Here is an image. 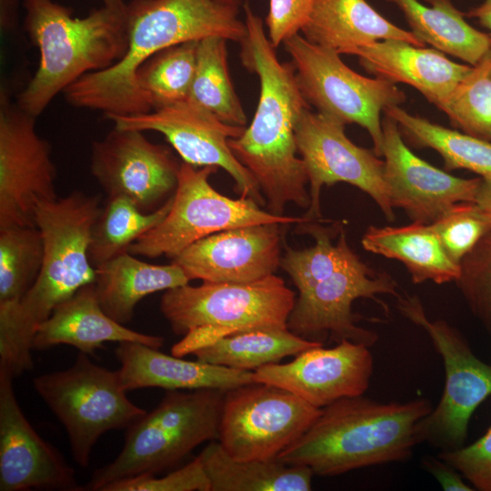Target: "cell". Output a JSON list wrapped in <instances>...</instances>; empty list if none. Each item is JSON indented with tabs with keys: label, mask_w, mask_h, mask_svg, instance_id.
<instances>
[{
	"label": "cell",
	"mask_w": 491,
	"mask_h": 491,
	"mask_svg": "<svg viewBox=\"0 0 491 491\" xmlns=\"http://www.w3.org/2000/svg\"><path fill=\"white\" fill-rule=\"evenodd\" d=\"M283 224L235 227L204 237L172 259L191 281L248 283L274 275L281 263Z\"/></svg>",
	"instance_id": "20"
},
{
	"label": "cell",
	"mask_w": 491,
	"mask_h": 491,
	"mask_svg": "<svg viewBox=\"0 0 491 491\" xmlns=\"http://www.w3.org/2000/svg\"><path fill=\"white\" fill-rule=\"evenodd\" d=\"M313 3L314 0H269L266 24L268 38L275 48L301 31Z\"/></svg>",
	"instance_id": "42"
},
{
	"label": "cell",
	"mask_w": 491,
	"mask_h": 491,
	"mask_svg": "<svg viewBox=\"0 0 491 491\" xmlns=\"http://www.w3.org/2000/svg\"><path fill=\"white\" fill-rule=\"evenodd\" d=\"M397 308L423 328L443 359L445 387L436 407L416 426L419 443L450 451L465 446L476 409L491 395V365L480 360L464 336L445 320L427 317L416 295H398Z\"/></svg>",
	"instance_id": "10"
},
{
	"label": "cell",
	"mask_w": 491,
	"mask_h": 491,
	"mask_svg": "<svg viewBox=\"0 0 491 491\" xmlns=\"http://www.w3.org/2000/svg\"><path fill=\"white\" fill-rule=\"evenodd\" d=\"M95 269L99 304L109 317L122 325L132 320L136 305L148 295L190 281L174 262L154 265L135 258L129 252Z\"/></svg>",
	"instance_id": "26"
},
{
	"label": "cell",
	"mask_w": 491,
	"mask_h": 491,
	"mask_svg": "<svg viewBox=\"0 0 491 491\" xmlns=\"http://www.w3.org/2000/svg\"><path fill=\"white\" fill-rule=\"evenodd\" d=\"M313 221L298 224V233L312 235L315 245L304 250L286 246L281 257L280 266L289 275L298 293L331 275L354 253L341 223L327 227Z\"/></svg>",
	"instance_id": "34"
},
{
	"label": "cell",
	"mask_w": 491,
	"mask_h": 491,
	"mask_svg": "<svg viewBox=\"0 0 491 491\" xmlns=\"http://www.w3.org/2000/svg\"><path fill=\"white\" fill-rule=\"evenodd\" d=\"M437 456L455 467L475 490L491 491V426L476 442L440 451Z\"/></svg>",
	"instance_id": "41"
},
{
	"label": "cell",
	"mask_w": 491,
	"mask_h": 491,
	"mask_svg": "<svg viewBox=\"0 0 491 491\" xmlns=\"http://www.w3.org/2000/svg\"><path fill=\"white\" fill-rule=\"evenodd\" d=\"M199 41L165 48L145 61L136 75L138 88L152 110L189 97Z\"/></svg>",
	"instance_id": "35"
},
{
	"label": "cell",
	"mask_w": 491,
	"mask_h": 491,
	"mask_svg": "<svg viewBox=\"0 0 491 491\" xmlns=\"http://www.w3.org/2000/svg\"><path fill=\"white\" fill-rule=\"evenodd\" d=\"M447 256L457 265L491 231V224L475 202L453 205L430 224Z\"/></svg>",
	"instance_id": "38"
},
{
	"label": "cell",
	"mask_w": 491,
	"mask_h": 491,
	"mask_svg": "<svg viewBox=\"0 0 491 491\" xmlns=\"http://www.w3.org/2000/svg\"><path fill=\"white\" fill-rule=\"evenodd\" d=\"M44 259L37 226L0 228V304L19 301L33 286Z\"/></svg>",
	"instance_id": "36"
},
{
	"label": "cell",
	"mask_w": 491,
	"mask_h": 491,
	"mask_svg": "<svg viewBox=\"0 0 491 491\" xmlns=\"http://www.w3.org/2000/svg\"><path fill=\"white\" fill-rule=\"evenodd\" d=\"M14 376L0 368V490H79L74 469L42 439L16 400Z\"/></svg>",
	"instance_id": "21"
},
{
	"label": "cell",
	"mask_w": 491,
	"mask_h": 491,
	"mask_svg": "<svg viewBox=\"0 0 491 491\" xmlns=\"http://www.w3.org/2000/svg\"><path fill=\"white\" fill-rule=\"evenodd\" d=\"M464 15L476 18L481 25L488 29L491 41V0H484L480 5L470 9Z\"/></svg>",
	"instance_id": "45"
},
{
	"label": "cell",
	"mask_w": 491,
	"mask_h": 491,
	"mask_svg": "<svg viewBox=\"0 0 491 491\" xmlns=\"http://www.w3.org/2000/svg\"><path fill=\"white\" fill-rule=\"evenodd\" d=\"M295 293L274 275L248 283L189 284L165 291L160 310L182 339L172 355L185 356L216 340L258 329L287 328Z\"/></svg>",
	"instance_id": "6"
},
{
	"label": "cell",
	"mask_w": 491,
	"mask_h": 491,
	"mask_svg": "<svg viewBox=\"0 0 491 491\" xmlns=\"http://www.w3.org/2000/svg\"><path fill=\"white\" fill-rule=\"evenodd\" d=\"M373 356L369 346L343 340L336 346L307 349L292 361L253 371L256 383L286 389L323 408L341 398L362 396L369 386Z\"/></svg>",
	"instance_id": "19"
},
{
	"label": "cell",
	"mask_w": 491,
	"mask_h": 491,
	"mask_svg": "<svg viewBox=\"0 0 491 491\" xmlns=\"http://www.w3.org/2000/svg\"><path fill=\"white\" fill-rule=\"evenodd\" d=\"M365 250L403 263L414 284L455 282L460 266L446 253L430 224L370 225L361 240Z\"/></svg>",
	"instance_id": "27"
},
{
	"label": "cell",
	"mask_w": 491,
	"mask_h": 491,
	"mask_svg": "<svg viewBox=\"0 0 491 491\" xmlns=\"http://www.w3.org/2000/svg\"><path fill=\"white\" fill-rule=\"evenodd\" d=\"M226 41L220 36L199 40L188 100L226 124L245 126L247 118L228 72Z\"/></svg>",
	"instance_id": "33"
},
{
	"label": "cell",
	"mask_w": 491,
	"mask_h": 491,
	"mask_svg": "<svg viewBox=\"0 0 491 491\" xmlns=\"http://www.w3.org/2000/svg\"><path fill=\"white\" fill-rule=\"evenodd\" d=\"M172 201L173 196L156 211L144 213L125 197H107L91 232L87 254L92 266L128 252L132 244L163 220Z\"/></svg>",
	"instance_id": "32"
},
{
	"label": "cell",
	"mask_w": 491,
	"mask_h": 491,
	"mask_svg": "<svg viewBox=\"0 0 491 491\" xmlns=\"http://www.w3.org/2000/svg\"><path fill=\"white\" fill-rule=\"evenodd\" d=\"M35 118L1 93L0 228L36 226V205L58 197L51 147L37 134Z\"/></svg>",
	"instance_id": "15"
},
{
	"label": "cell",
	"mask_w": 491,
	"mask_h": 491,
	"mask_svg": "<svg viewBox=\"0 0 491 491\" xmlns=\"http://www.w3.org/2000/svg\"><path fill=\"white\" fill-rule=\"evenodd\" d=\"M304 37L320 46L348 55L379 40L398 39L425 47L412 32L389 22L366 0H314Z\"/></svg>",
	"instance_id": "25"
},
{
	"label": "cell",
	"mask_w": 491,
	"mask_h": 491,
	"mask_svg": "<svg viewBox=\"0 0 491 491\" xmlns=\"http://www.w3.org/2000/svg\"><path fill=\"white\" fill-rule=\"evenodd\" d=\"M24 7L25 29L40 59L17 105L35 117L60 92L113 65L127 50L125 10L104 5L79 18L52 0H24Z\"/></svg>",
	"instance_id": "5"
},
{
	"label": "cell",
	"mask_w": 491,
	"mask_h": 491,
	"mask_svg": "<svg viewBox=\"0 0 491 491\" xmlns=\"http://www.w3.org/2000/svg\"><path fill=\"white\" fill-rule=\"evenodd\" d=\"M475 203L483 211L491 224V180L482 178Z\"/></svg>",
	"instance_id": "44"
},
{
	"label": "cell",
	"mask_w": 491,
	"mask_h": 491,
	"mask_svg": "<svg viewBox=\"0 0 491 491\" xmlns=\"http://www.w3.org/2000/svg\"><path fill=\"white\" fill-rule=\"evenodd\" d=\"M432 409L423 398L381 403L363 395L344 397L321 408L311 426L276 458L325 476L406 461L418 444L417 424Z\"/></svg>",
	"instance_id": "4"
},
{
	"label": "cell",
	"mask_w": 491,
	"mask_h": 491,
	"mask_svg": "<svg viewBox=\"0 0 491 491\" xmlns=\"http://www.w3.org/2000/svg\"><path fill=\"white\" fill-rule=\"evenodd\" d=\"M283 44L306 102L345 125L357 124L366 129L373 151L382 156L380 115L387 107L404 103L406 95L389 81L357 74L344 64L336 51L315 45L299 34Z\"/></svg>",
	"instance_id": "11"
},
{
	"label": "cell",
	"mask_w": 491,
	"mask_h": 491,
	"mask_svg": "<svg viewBox=\"0 0 491 491\" xmlns=\"http://www.w3.org/2000/svg\"><path fill=\"white\" fill-rule=\"evenodd\" d=\"M33 385L65 426L82 467L103 434L127 428L146 413L127 398L118 370L101 367L82 352L71 367L36 376Z\"/></svg>",
	"instance_id": "9"
},
{
	"label": "cell",
	"mask_w": 491,
	"mask_h": 491,
	"mask_svg": "<svg viewBox=\"0 0 491 491\" xmlns=\"http://www.w3.org/2000/svg\"><path fill=\"white\" fill-rule=\"evenodd\" d=\"M384 113L397 122L401 133L412 144L436 150L446 170L466 169L491 180V141L433 124L399 105L387 107Z\"/></svg>",
	"instance_id": "31"
},
{
	"label": "cell",
	"mask_w": 491,
	"mask_h": 491,
	"mask_svg": "<svg viewBox=\"0 0 491 491\" xmlns=\"http://www.w3.org/2000/svg\"><path fill=\"white\" fill-rule=\"evenodd\" d=\"M101 207L100 195L76 190L36 205L35 221L44 242L40 273L19 301L0 304V367L14 376L33 368L37 327L58 305L95 282L87 251Z\"/></svg>",
	"instance_id": "3"
},
{
	"label": "cell",
	"mask_w": 491,
	"mask_h": 491,
	"mask_svg": "<svg viewBox=\"0 0 491 491\" xmlns=\"http://www.w3.org/2000/svg\"><path fill=\"white\" fill-rule=\"evenodd\" d=\"M198 457L210 483V491H308L314 472L277 458L238 460L219 442L210 441Z\"/></svg>",
	"instance_id": "28"
},
{
	"label": "cell",
	"mask_w": 491,
	"mask_h": 491,
	"mask_svg": "<svg viewBox=\"0 0 491 491\" xmlns=\"http://www.w3.org/2000/svg\"><path fill=\"white\" fill-rule=\"evenodd\" d=\"M404 14L411 32L423 43L444 54L475 65L491 48L488 34L480 32L465 19L451 0H386Z\"/></svg>",
	"instance_id": "29"
},
{
	"label": "cell",
	"mask_w": 491,
	"mask_h": 491,
	"mask_svg": "<svg viewBox=\"0 0 491 491\" xmlns=\"http://www.w3.org/2000/svg\"><path fill=\"white\" fill-rule=\"evenodd\" d=\"M107 342H135L159 349L164 338L129 329L109 317L99 304L93 282L54 309L37 327L32 349L69 345L87 355L103 348Z\"/></svg>",
	"instance_id": "24"
},
{
	"label": "cell",
	"mask_w": 491,
	"mask_h": 491,
	"mask_svg": "<svg viewBox=\"0 0 491 491\" xmlns=\"http://www.w3.org/2000/svg\"><path fill=\"white\" fill-rule=\"evenodd\" d=\"M102 491H210L200 458L161 477L141 474L108 484Z\"/></svg>",
	"instance_id": "40"
},
{
	"label": "cell",
	"mask_w": 491,
	"mask_h": 491,
	"mask_svg": "<svg viewBox=\"0 0 491 491\" xmlns=\"http://www.w3.org/2000/svg\"><path fill=\"white\" fill-rule=\"evenodd\" d=\"M224 391L169 390L160 404L127 427L116 458L96 470L85 490L141 474L155 475L206 441L218 439Z\"/></svg>",
	"instance_id": "7"
},
{
	"label": "cell",
	"mask_w": 491,
	"mask_h": 491,
	"mask_svg": "<svg viewBox=\"0 0 491 491\" xmlns=\"http://www.w3.org/2000/svg\"><path fill=\"white\" fill-rule=\"evenodd\" d=\"M455 281L473 315L491 336V231L460 262Z\"/></svg>",
	"instance_id": "39"
},
{
	"label": "cell",
	"mask_w": 491,
	"mask_h": 491,
	"mask_svg": "<svg viewBox=\"0 0 491 491\" xmlns=\"http://www.w3.org/2000/svg\"><path fill=\"white\" fill-rule=\"evenodd\" d=\"M383 294L398 296L396 281L386 272L376 273L353 253L331 275L299 293L287 328L311 341L329 336L337 343L350 340L370 347L378 336L356 325L361 316L352 312V304L358 298L380 302L376 296Z\"/></svg>",
	"instance_id": "16"
},
{
	"label": "cell",
	"mask_w": 491,
	"mask_h": 491,
	"mask_svg": "<svg viewBox=\"0 0 491 491\" xmlns=\"http://www.w3.org/2000/svg\"><path fill=\"white\" fill-rule=\"evenodd\" d=\"M216 166L196 167L183 162L171 207L163 220L128 249L134 256L174 259L185 248L210 235L235 227L306 222V216H286L262 209L250 198L232 199L209 183Z\"/></svg>",
	"instance_id": "8"
},
{
	"label": "cell",
	"mask_w": 491,
	"mask_h": 491,
	"mask_svg": "<svg viewBox=\"0 0 491 491\" xmlns=\"http://www.w3.org/2000/svg\"><path fill=\"white\" fill-rule=\"evenodd\" d=\"M224 2L237 5V6H243L244 3L243 0H222Z\"/></svg>",
	"instance_id": "47"
},
{
	"label": "cell",
	"mask_w": 491,
	"mask_h": 491,
	"mask_svg": "<svg viewBox=\"0 0 491 491\" xmlns=\"http://www.w3.org/2000/svg\"><path fill=\"white\" fill-rule=\"evenodd\" d=\"M121 383L126 391L160 387L166 390H228L256 383L253 371L184 360L135 342H121L115 349Z\"/></svg>",
	"instance_id": "23"
},
{
	"label": "cell",
	"mask_w": 491,
	"mask_h": 491,
	"mask_svg": "<svg viewBox=\"0 0 491 491\" xmlns=\"http://www.w3.org/2000/svg\"><path fill=\"white\" fill-rule=\"evenodd\" d=\"M422 466L432 475L446 491H473L475 488L464 481L463 476L438 456H426Z\"/></svg>",
	"instance_id": "43"
},
{
	"label": "cell",
	"mask_w": 491,
	"mask_h": 491,
	"mask_svg": "<svg viewBox=\"0 0 491 491\" xmlns=\"http://www.w3.org/2000/svg\"><path fill=\"white\" fill-rule=\"evenodd\" d=\"M345 124L305 109L295 127L298 155L308 177L310 205L304 215L321 219L320 194L324 185H352L378 205L389 222L395 220L384 178V161L374 151L354 144L345 134Z\"/></svg>",
	"instance_id": "13"
},
{
	"label": "cell",
	"mask_w": 491,
	"mask_h": 491,
	"mask_svg": "<svg viewBox=\"0 0 491 491\" xmlns=\"http://www.w3.org/2000/svg\"><path fill=\"white\" fill-rule=\"evenodd\" d=\"M348 55H356L360 65L377 78L413 86L436 107L447 100L472 67L449 60L437 49L398 39L376 41Z\"/></svg>",
	"instance_id": "22"
},
{
	"label": "cell",
	"mask_w": 491,
	"mask_h": 491,
	"mask_svg": "<svg viewBox=\"0 0 491 491\" xmlns=\"http://www.w3.org/2000/svg\"><path fill=\"white\" fill-rule=\"evenodd\" d=\"M105 6H107L109 8L117 10V11H125L126 7V4L124 2V0H102Z\"/></svg>",
	"instance_id": "46"
},
{
	"label": "cell",
	"mask_w": 491,
	"mask_h": 491,
	"mask_svg": "<svg viewBox=\"0 0 491 491\" xmlns=\"http://www.w3.org/2000/svg\"><path fill=\"white\" fill-rule=\"evenodd\" d=\"M385 115L384 178L393 208L413 222L432 224L453 205L475 202L482 177H456L419 158L405 144L397 122Z\"/></svg>",
	"instance_id": "18"
},
{
	"label": "cell",
	"mask_w": 491,
	"mask_h": 491,
	"mask_svg": "<svg viewBox=\"0 0 491 491\" xmlns=\"http://www.w3.org/2000/svg\"><path fill=\"white\" fill-rule=\"evenodd\" d=\"M240 6L222 0H132L126 4L128 45L106 69L87 74L65 91L68 104L106 115L152 111L136 81L141 65L158 52L188 41L220 36L241 42L247 34Z\"/></svg>",
	"instance_id": "2"
},
{
	"label": "cell",
	"mask_w": 491,
	"mask_h": 491,
	"mask_svg": "<svg viewBox=\"0 0 491 491\" xmlns=\"http://www.w3.org/2000/svg\"><path fill=\"white\" fill-rule=\"evenodd\" d=\"M320 412L286 389L263 383L245 385L225 392L218 442L235 459H275Z\"/></svg>",
	"instance_id": "12"
},
{
	"label": "cell",
	"mask_w": 491,
	"mask_h": 491,
	"mask_svg": "<svg viewBox=\"0 0 491 491\" xmlns=\"http://www.w3.org/2000/svg\"><path fill=\"white\" fill-rule=\"evenodd\" d=\"M181 164L170 148L138 130L114 126L91 145V174L107 197H125L144 213L156 211L174 195Z\"/></svg>",
	"instance_id": "17"
},
{
	"label": "cell",
	"mask_w": 491,
	"mask_h": 491,
	"mask_svg": "<svg viewBox=\"0 0 491 491\" xmlns=\"http://www.w3.org/2000/svg\"><path fill=\"white\" fill-rule=\"evenodd\" d=\"M320 346L322 342L306 339L288 328L258 329L220 338L192 355L204 363L255 371Z\"/></svg>",
	"instance_id": "30"
},
{
	"label": "cell",
	"mask_w": 491,
	"mask_h": 491,
	"mask_svg": "<svg viewBox=\"0 0 491 491\" xmlns=\"http://www.w3.org/2000/svg\"><path fill=\"white\" fill-rule=\"evenodd\" d=\"M243 7L247 34L240 42V56L244 66L258 76L260 95L250 125L228 145L256 181L268 211L284 215L288 203L310 205L308 177L295 139L297 119L310 105L297 85L292 62L278 60L262 19L247 2Z\"/></svg>",
	"instance_id": "1"
},
{
	"label": "cell",
	"mask_w": 491,
	"mask_h": 491,
	"mask_svg": "<svg viewBox=\"0 0 491 491\" xmlns=\"http://www.w3.org/2000/svg\"><path fill=\"white\" fill-rule=\"evenodd\" d=\"M115 127L162 134L183 162L196 167H221L232 176L235 191L259 205L265 197L251 173L231 151L228 141L243 135L246 126L226 124L190 100L139 115H106Z\"/></svg>",
	"instance_id": "14"
},
{
	"label": "cell",
	"mask_w": 491,
	"mask_h": 491,
	"mask_svg": "<svg viewBox=\"0 0 491 491\" xmlns=\"http://www.w3.org/2000/svg\"><path fill=\"white\" fill-rule=\"evenodd\" d=\"M438 108L463 133L491 141V48Z\"/></svg>",
	"instance_id": "37"
}]
</instances>
